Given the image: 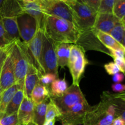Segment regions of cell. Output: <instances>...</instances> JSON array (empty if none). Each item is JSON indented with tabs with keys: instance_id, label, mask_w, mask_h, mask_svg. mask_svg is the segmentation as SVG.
Returning <instances> with one entry per match:
<instances>
[{
	"instance_id": "cell-26",
	"label": "cell",
	"mask_w": 125,
	"mask_h": 125,
	"mask_svg": "<svg viewBox=\"0 0 125 125\" xmlns=\"http://www.w3.org/2000/svg\"><path fill=\"white\" fill-rule=\"evenodd\" d=\"M125 22L120 21L116 24L110 31L109 34L121 45L125 48Z\"/></svg>"
},
{
	"instance_id": "cell-36",
	"label": "cell",
	"mask_w": 125,
	"mask_h": 125,
	"mask_svg": "<svg viewBox=\"0 0 125 125\" xmlns=\"http://www.w3.org/2000/svg\"><path fill=\"white\" fill-rule=\"evenodd\" d=\"M109 50V55L112 56L114 59V58L125 59V50H112V49H109V50Z\"/></svg>"
},
{
	"instance_id": "cell-33",
	"label": "cell",
	"mask_w": 125,
	"mask_h": 125,
	"mask_svg": "<svg viewBox=\"0 0 125 125\" xmlns=\"http://www.w3.org/2000/svg\"><path fill=\"white\" fill-rule=\"evenodd\" d=\"M8 45L9 44L6 40V34H5L4 29L2 22V18L0 16V48L5 47Z\"/></svg>"
},
{
	"instance_id": "cell-32",
	"label": "cell",
	"mask_w": 125,
	"mask_h": 125,
	"mask_svg": "<svg viewBox=\"0 0 125 125\" xmlns=\"http://www.w3.org/2000/svg\"><path fill=\"white\" fill-rule=\"evenodd\" d=\"M104 67L107 74L109 75H114L116 73L120 72L119 68L114 62H109V63H106L104 65Z\"/></svg>"
},
{
	"instance_id": "cell-2",
	"label": "cell",
	"mask_w": 125,
	"mask_h": 125,
	"mask_svg": "<svg viewBox=\"0 0 125 125\" xmlns=\"http://www.w3.org/2000/svg\"><path fill=\"white\" fill-rule=\"evenodd\" d=\"M42 30L55 43L76 44L81 34L72 23L52 16L44 15Z\"/></svg>"
},
{
	"instance_id": "cell-41",
	"label": "cell",
	"mask_w": 125,
	"mask_h": 125,
	"mask_svg": "<svg viewBox=\"0 0 125 125\" xmlns=\"http://www.w3.org/2000/svg\"><path fill=\"white\" fill-rule=\"evenodd\" d=\"M56 120V119L52 120H50V121H45L43 124L42 125H55Z\"/></svg>"
},
{
	"instance_id": "cell-20",
	"label": "cell",
	"mask_w": 125,
	"mask_h": 125,
	"mask_svg": "<svg viewBox=\"0 0 125 125\" xmlns=\"http://www.w3.org/2000/svg\"><path fill=\"white\" fill-rule=\"evenodd\" d=\"M92 33L95 37L107 48V50H125V48L117 42L109 34L103 32L96 29H92Z\"/></svg>"
},
{
	"instance_id": "cell-13",
	"label": "cell",
	"mask_w": 125,
	"mask_h": 125,
	"mask_svg": "<svg viewBox=\"0 0 125 125\" xmlns=\"http://www.w3.org/2000/svg\"><path fill=\"white\" fill-rule=\"evenodd\" d=\"M120 20L112 13H98L92 29L109 34Z\"/></svg>"
},
{
	"instance_id": "cell-21",
	"label": "cell",
	"mask_w": 125,
	"mask_h": 125,
	"mask_svg": "<svg viewBox=\"0 0 125 125\" xmlns=\"http://www.w3.org/2000/svg\"><path fill=\"white\" fill-rule=\"evenodd\" d=\"M20 88H23L19 84H15L9 88L2 92L0 101V118L4 115L6 109L16 92Z\"/></svg>"
},
{
	"instance_id": "cell-24",
	"label": "cell",
	"mask_w": 125,
	"mask_h": 125,
	"mask_svg": "<svg viewBox=\"0 0 125 125\" xmlns=\"http://www.w3.org/2000/svg\"><path fill=\"white\" fill-rule=\"evenodd\" d=\"M68 87V84L65 76L62 79H56L52 82L50 86V97H59L62 96Z\"/></svg>"
},
{
	"instance_id": "cell-11",
	"label": "cell",
	"mask_w": 125,
	"mask_h": 125,
	"mask_svg": "<svg viewBox=\"0 0 125 125\" xmlns=\"http://www.w3.org/2000/svg\"><path fill=\"white\" fill-rule=\"evenodd\" d=\"M20 38L25 43L32 40L39 29V26L36 20L27 13H23L17 17Z\"/></svg>"
},
{
	"instance_id": "cell-34",
	"label": "cell",
	"mask_w": 125,
	"mask_h": 125,
	"mask_svg": "<svg viewBox=\"0 0 125 125\" xmlns=\"http://www.w3.org/2000/svg\"><path fill=\"white\" fill-rule=\"evenodd\" d=\"M13 43L9 44V45L5 46V47L0 48V74H1V70H2V67H3L4 61L5 60H6V56H7V52H8L9 51V49L10 48V46Z\"/></svg>"
},
{
	"instance_id": "cell-25",
	"label": "cell",
	"mask_w": 125,
	"mask_h": 125,
	"mask_svg": "<svg viewBox=\"0 0 125 125\" xmlns=\"http://www.w3.org/2000/svg\"><path fill=\"white\" fill-rule=\"evenodd\" d=\"M48 100H45L39 104H34L33 123L37 125H42L45 122L46 107Z\"/></svg>"
},
{
	"instance_id": "cell-46",
	"label": "cell",
	"mask_w": 125,
	"mask_h": 125,
	"mask_svg": "<svg viewBox=\"0 0 125 125\" xmlns=\"http://www.w3.org/2000/svg\"><path fill=\"white\" fill-rule=\"evenodd\" d=\"M69 125V124H65V125Z\"/></svg>"
},
{
	"instance_id": "cell-43",
	"label": "cell",
	"mask_w": 125,
	"mask_h": 125,
	"mask_svg": "<svg viewBox=\"0 0 125 125\" xmlns=\"http://www.w3.org/2000/svg\"><path fill=\"white\" fill-rule=\"evenodd\" d=\"M2 90H1V85H0V101H1V96H2Z\"/></svg>"
},
{
	"instance_id": "cell-16",
	"label": "cell",
	"mask_w": 125,
	"mask_h": 125,
	"mask_svg": "<svg viewBox=\"0 0 125 125\" xmlns=\"http://www.w3.org/2000/svg\"><path fill=\"white\" fill-rule=\"evenodd\" d=\"M42 74L31 63L29 64L28 72L26 74L23 85L24 96L31 99V94L37 84L39 83V79Z\"/></svg>"
},
{
	"instance_id": "cell-9",
	"label": "cell",
	"mask_w": 125,
	"mask_h": 125,
	"mask_svg": "<svg viewBox=\"0 0 125 125\" xmlns=\"http://www.w3.org/2000/svg\"><path fill=\"white\" fill-rule=\"evenodd\" d=\"M42 29L39 28L36 34L29 42L25 43L27 54L29 57V63L32 64L39 70L41 74H44L41 63V55L43 45ZM24 43V42H23Z\"/></svg>"
},
{
	"instance_id": "cell-4",
	"label": "cell",
	"mask_w": 125,
	"mask_h": 125,
	"mask_svg": "<svg viewBox=\"0 0 125 125\" xmlns=\"http://www.w3.org/2000/svg\"><path fill=\"white\" fill-rule=\"evenodd\" d=\"M11 53L14 68L15 83L23 87L24 78L30 63L25 43L20 39L15 42L11 48Z\"/></svg>"
},
{
	"instance_id": "cell-7",
	"label": "cell",
	"mask_w": 125,
	"mask_h": 125,
	"mask_svg": "<svg viewBox=\"0 0 125 125\" xmlns=\"http://www.w3.org/2000/svg\"><path fill=\"white\" fill-rule=\"evenodd\" d=\"M58 107L61 114L64 113L80 101L85 100L79 85L72 84L59 97H50ZM60 114V115H61Z\"/></svg>"
},
{
	"instance_id": "cell-40",
	"label": "cell",
	"mask_w": 125,
	"mask_h": 125,
	"mask_svg": "<svg viewBox=\"0 0 125 125\" xmlns=\"http://www.w3.org/2000/svg\"><path fill=\"white\" fill-rule=\"evenodd\" d=\"M111 125H125V120L122 117H116L112 122Z\"/></svg>"
},
{
	"instance_id": "cell-31",
	"label": "cell",
	"mask_w": 125,
	"mask_h": 125,
	"mask_svg": "<svg viewBox=\"0 0 125 125\" xmlns=\"http://www.w3.org/2000/svg\"><path fill=\"white\" fill-rule=\"evenodd\" d=\"M58 77L56 76L55 74H51V73H46V74H42L39 79V82L42 85L48 87V85H51L54 81L57 79Z\"/></svg>"
},
{
	"instance_id": "cell-35",
	"label": "cell",
	"mask_w": 125,
	"mask_h": 125,
	"mask_svg": "<svg viewBox=\"0 0 125 125\" xmlns=\"http://www.w3.org/2000/svg\"><path fill=\"white\" fill-rule=\"evenodd\" d=\"M81 1L98 12L101 0H81Z\"/></svg>"
},
{
	"instance_id": "cell-15",
	"label": "cell",
	"mask_w": 125,
	"mask_h": 125,
	"mask_svg": "<svg viewBox=\"0 0 125 125\" xmlns=\"http://www.w3.org/2000/svg\"><path fill=\"white\" fill-rule=\"evenodd\" d=\"M23 0H4L0 8V16L4 17H17L24 13Z\"/></svg>"
},
{
	"instance_id": "cell-14",
	"label": "cell",
	"mask_w": 125,
	"mask_h": 125,
	"mask_svg": "<svg viewBox=\"0 0 125 125\" xmlns=\"http://www.w3.org/2000/svg\"><path fill=\"white\" fill-rule=\"evenodd\" d=\"M34 104L29 98L24 96L17 111L18 125H25L33 122Z\"/></svg>"
},
{
	"instance_id": "cell-1",
	"label": "cell",
	"mask_w": 125,
	"mask_h": 125,
	"mask_svg": "<svg viewBox=\"0 0 125 125\" xmlns=\"http://www.w3.org/2000/svg\"><path fill=\"white\" fill-rule=\"evenodd\" d=\"M125 120V93L112 95L104 92L101 101L85 114L84 125H111L116 117Z\"/></svg>"
},
{
	"instance_id": "cell-22",
	"label": "cell",
	"mask_w": 125,
	"mask_h": 125,
	"mask_svg": "<svg viewBox=\"0 0 125 125\" xmlns=\"http://www.w3.org/2000/svg\"><path fill=\"white\" fill-rule=\"evenodd\" d=\"M50 89L40 83L37 84L31 94V100L34 104L40 103L45 100L50 99Z\"/></svg>"
},
{
	"instance_id": "cell-10",
	"label": "cell",
	"mask_w": 125,
	"mask_h": 125,
	"mask_svg": "<svg viewBox=\"0 0 125 125\" xmlns=\"http://www.w3.org/2000/svg\"><path fill=\"white\" fill-rule=\"evenodd\" d=\"M92 106L88 103L86 99L80 101L64 113L60 115L57 118L62 125H83L85 114L91 109Z\"/></svg>"
},
{
	"instance_id": "cell-38",
	"label": "cell",
	"mask_w": 125,
	"mask_h": 125,
	"mask_svg": "<svg viewBox=\"0 0 125 125\" xmlns=\"http://www.w3.org/2000/svg\"><path fill=\"white\" fill-rule=\"evenodd\" d=\"M114 63L118 66L120 72L124 74L125 72V60L122 58H114Z\"/></svg>"
},
{
	"instance_id": "cell-3",
	"label": "cell",
	"mask_w": 125,
	"mask_h": 125,
	"mask_svg": "<svg viewBox=\"0 0 125 125\" xmlns=\"http://www.w3.org/2000/svg\"><path fill=\"white\" fill-rule=\"evenodd\" d=\"M72 10L74 25L83 34L92 32L98 12L81 0H63Z\"/></svg>"
},
{
	"instance_id": "cell-27",
	"label": "cell",
	"mask_w": 125,
	"mask_h": 125,
	"mask_svg": "<svg viewBox=\"0 0 125 125\" xmlns=\"http://www.w3.org/2000/svg\"><path fill=\"white\" fill-rule=\"evenodd\" d=\"M60 111L56 104L50 98V101L47 104L45 121H50L57 119L60 116Z\"/></svg>"
},
{
	"instance_id": "cell-12",
	"label": "cell",
	"mask_w": 125,
	"mask_h": 125,
	"mask_svg": "<svg viewBox=\"0 0 125 125\" xmlns=\"http://www.w3.org/2000/svg\"><path fill=\"white\" fill-rule=\"evenodd\" d=\"M12 45L9 49L6 60L0 74V85L2 92L4 91L5 90L15 84L14 68H13V63L12 61V53H11V48Z\"/></svg>"
},
{
	"instance_id": "cell-45",
	"label": "cell",
	"mask_w": 125,
	"mask_h": 125,
	"mask_svg": "<svg viewBox=\"0 0 125 125\" xmlns=\"http://www.w3.org/2000/svg\"><path fill=\"white\" fill-rule=\"evenodd\" d=\"M35 125V123H33V122H31V123H29V124H28V125Z\"/></svg>"
},
{
	"instance_id": "cell-17",
	"label": "cell",
	"mask_w": 125,
	"mask_h": 125,
	"mask_svg": "<svg viewBox=\"0 0 125 125\" xmlns=\"http://www.w3.org/2000/svg\"><path fill=\"white\" fill-rule=\"evenodd\" d=\"M1 18L6 34V40L9 44L12 43L20 39L17 17H4Z\"/></svg>"
},
{
	"instance_id": "cell-30",
	"label": "cell",
	"mask_w": 125,
	"mask_h": 125,
	"mask_svg": "<svg viewBox=\"0 0 125 125\" xmlns=\"http://www.w3.org/2000/svg\"><path fill=\"white\" fill-rule=\"evenodd\" d=\"M115 0H101L98 13H112Z\"/></svg>"
},
{
	"instance_id": "cell-42",
	"label": "cell",
	"mask_w": 125,
	"mask_h": 125,
	"mask_svg": "<svg viewBox=\"0 0 125 125\" xmlns=\"http://www.w3.org/2000/svg\"><path fill=\"white\" fill-rule=\"evenodd\" d=\"M39 1V0H23L24 2H34V1Z\"/></svg>"
},
{
	"instance_id": "cell-19",
	"label": "cell",
	"mask_w": 125,
	"mask_h": 125,
	"mask_svg": "<svg viewBox=\"0 0 125 125\" xmlns=\"http://www.w3.org/2000/svg\"><path fill=\"white\" fill-rule=\"evenodd\" d=\"M24 13H27L36 20L39 28L42 29L44 13L39 1L34 2H24Z\"/></svg>"
},
{
	"instance_id": "cell-8",
	"label": "cell",
	"mask_w": 125,
	"mask_h": 125,
	"mask_svg": "<svg viewBox=\"0 0 125 125\" xmlns=\"http://www.w3.org/2000/svg\"><path fill=\"white\" fill-rule=\"evenodd\" d=\"M43 13L65 20L74 24L72 10L63 0H39Z\"/></svg>"
},
{
	"instance_id": "cell-39",
	"label": "cell",
	"mask_w": 125,
	"mask_h": 125,
	"mask_svg": "<svg viewBox=\"0 0 125 125\" xmlns=\"http://www.w3.org/2000/svg\"><path fill=\"white\" fill-rule=\"evenodd\" d=\"M124 74L123 73H118L114 74L112 77V81L115 83H120L124 80Z\"/></svg>"
},
{
	"instance_id": "cell-23",
	"label": "cell",
	"mask_w": 125,
	"mask_h": 125,
	"mask_svg": "<svg viewBox=\"0 0 125 125\" xmlns=\"http://www.w3.org/2000/svg\"><path fill=\"white\" fill-rule=\"evenodd\" d=\"M24 97V94L23 88H20L16 92L12 100L7 105L6 109V111H5L4 115L17 112Z\"/></svg>"
},
{
	"instance_id": "cell-28",
	"label": "cell",
	"mask_w": 125,
	"mask_h": 125,
	"mask_svg": "<svg viewBox=\"0 0 125 125\" xmlns=\"http://www.w3.org/2000/svg\"><path fill=\"white\" fill-rule=\"evenodd\" d=\"M112 13L120 21L125 22V0H115Z\"/></svg>"
},
{
	"instance_id": "cell-29",
	"label": "cell",
	"mask_w": 125,
	"mask_h": 125,
	"mask_svg": "<svg viewBox=\"0 0 125 125\" xmlns=\"http://www.w3.org/2000/svg\"><path fill=\"white\" fill-rule=\"evenodd\" d=\"M0 125H18L17 112L5 115L0 118Z\"/></svg>"
},
{
	"instance_id": "cell-6",
	"label": "cell",
	"mask_w": 125,
	"mask_h": 125,
	"mask_svg": "<svg viewBox=\"0 0 125 125\" xmlns=\"http://www.w3.org/2000/svg\"><path fill=\"white\" fill-rule=\"evenodd\" d=\"M41 63L44 74L51 73L58 77V65L55 49V42L43 34Z\"/></svg>"
},
{
	"instance_id": "cell-5",
	"label": "cell",
	"mask_w": 125,
	"mask_h": 125,
	"mask_svg": "<svg viewBox=\"0 0 125 125\" xmlns=\"http://www.w3.org/2000/svg\"><path fill=\"white\" fill-rule=\"evenodd\" d=\"M88 63L84 47L78 44H73L67 65L73 79L72 84L79 86V83Z\"/></svg>"
},
{
	"instance_id": "cell-18",
	"label": "cell",
	"mask_w": 125,
	"mask_h": 125,
	"mask_svg": "<svg viewBox=\"0 0 125 125\" xmlns=\"http://www.w3.org/2000/svg\"><path fill=\"white\" fill-rule=\"evenodd\" d=\"M73 44L69 43H55V49L58 67L63 68L68 65L71 48Z\"/></svg>"
},
{
	"instance_id": "cell-44",
	"label": "cell",
	"mask_w": 125,
	"mask_h": 125,
	"mask_svg": "<svg viewBox=\"0 0 125 125\" xmlns=\"http://www.w3.org/2000/svg\"><path fill=\"white\" fill-rule=\"evenodd\" d=\"M3 1H4V0H0V8H1V6H2Z\"/></svg>"
},
{
	"instance_id": "cell-37",
	"label": "cell",
	"mask_w": 125,
	"mask_h": 125,
	"mask_svg": "<svg viewBox=\"0 0 125 125\" xmlns=\"http://www.w3.org/2000/svg\"><path fill=\"white\" fill-rule=\"evenodd\" d=\"M112 89L114 92L122 94L125 90V85L122 83H114L112 85Z\"/></svg>"
}]
</instances>
